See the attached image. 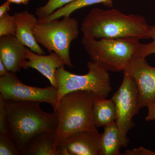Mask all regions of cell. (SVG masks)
<instances>
[{
    "label": "cell",
    "instance_id": "obj_1",
    "mask_svg": "<svg viewBox=\"0 0 155 155\" xmlns=\"http://www.w3.org/2000/svg\"><path fill=\"white\" fill-rule=\"evenodd\" d=\"M41 103L33 101H5L9 134L21 155H24L37 136L44 132L56 131L57 129L55 113L43 110Z\"/></svg>",
    "mask_w": 155,
    "mask_h": 155
},
{
    "label": "cell",
    "instance_id": "obj_2",
    "mask_svg": "<svg viewBox=\"0 0 155 155\" xmlns=\"http://www.w3.org/2000/svg\"><path fill=\"white\" fill-rule=\"evenodd\" d=\"M150 25L143 16L127 14L117 9H92L81 25L83 36L90 38L147 39Z\"/></svg>",
    "mask_w": 155,
    "mask_h": 155
},
{
    "label": "cell",
    "instance_id": "obj_3",
    "mask_svg": "<svg viewBox=\"0 0 155 155\" xmlns=\"http://www.w3.org/2000/svg\"><path fill=\"white\" fill-rule=\"evenodd\" d=\"M94 92L78 91L65 94L54 109L58 124L55 131L57 148L67 137L78 131L87 130L99 134L92 117Z\"/></svg>",
    "mask_w": 155,
    "mask_h": 155
},
{
    "label": "cell",
    "instance_id": "obj_4",
    "mask_svg": "<svg viewBox=\"0 0 155 155\" xmlns=\"http://www.w3.org/2000/svg\"><path fill=\"white\" fill-rule=\"evenodd\" d=\"M135 38H90L83 36L81 44L92 62L109 72L123 71L140 44Z\"/></svg>",
    "mask_w": 155,
    "mask_h": 155
},
{
    "label": "cell",
    "instance_id": "obj_5",
    "mask_svg": "<svg viewBox=\"0 0 155 155\" xmlns=\"http://www.w3.org/2000/svg\"><path fill=\"white\" fill-rule=\"evenodd\" d=\"M34 36L39 45L61 56L69 68L73 67L69 54V48L72 41L79 35L77 19L70 16L62 20L54 19L48 21L38 20L33 30Z\"/></svg>",
    "mask_w": 155,
    "mask_h": 155
},
{
    "label": "cell",
    "instance_id": "obj_6",
    "mask_svg": "<svg viewBox=\"0 0 155 155\" xmlns=\"http://www.w3.org/2000/svg\"><path fill=\"white\" fill-rule=\"evenodd\" d=\"M87 67L88 72L84 75L69 72L64 66L57 69L58 102L65 94L78 91L93 92L96 95L108 96L112 91L109 72L92 61L87 63Z\"/></svg>",
    "mask_w": 155,
    "mask_h": 155
},
{
    "label": "cell",
    "instance_id": "obj_7",
    "mask_svg": "<svg viewBox=\"0 0 155 155\" xmlns=\"http://www.w3.org/2000/svg\"><path fill=\"white\" fill-rule=\"evenodd\" d=\"M124 76L121 85L111 98L116 107V122L120 134V146L126 147L129 140L127 133L134 127L133 117L140 109L138 91L130 74L124 71Z\"/></svg>",
    "mask_w": 155,
    "mask_h": 155
},
{
    "label": "cell",
    "instance_id": "obj_8",
    "mask_svg": "<svg viewBox=\"0 0 155 155\" xmlns=\"http://www.w3.org/2000/svg\"><path fill=\"white\" fill-rule=\"evenodd\" d=\"M0 95L5 101H33L49 104L54 109L58 102V89L53 86L44 88L26 85L10 72L0 76Z\"/></svg>",
    "mask_w": 155,
    "mask_h": 155
},
{
    "label": "cell",
    "instance_id": "obj_9",
    "mask_svg": "<svg viewBox=\"0 0 155 155\" xmlns=\"http://www.w3.org/2000/svg\"><path fill=\"white\" fill-rule=\"evenodd\" d=\"M124 71L130 74L135 84L140 108L154 104L155 67L150 66L145 58L134 57Z\"/></svg>",
    "mask_w": 155,
    "mask_h": 155
},
{
    "label": "cell",
    "instance_id": "obj_10",
    "mask_svg": "<svg viewBox=\"0 0 155 155\" xmlns=\"http://www.w3.org/2000/svg\"><path fill=\"white\" fill-rule=\"evenodd\" d=\"M100 134L87 130L71 134L58 147L59 155H99L97 140Z\"/></svg>",
    "mask_w": 155,
    "mask_h": 155
},
{
    "label": "cell",
    "instance_id": "obj_11",
    "mask_svg": "<svg viewBox=\"0 0 155 155\" xmlns=\"http://www.w3.org/2000/svg\"><path fill=\"white\" fill-rule=\"evenodd\" d=\"M26 62L23 69L29 68L36 69L49 81L52 86L57 88L55 72L58 68L66 65L62 58L55 52L48 55L39 54L32 51L27 47L25 51Z\"/></svg>",
    "mask_w": 155,
    "mask_h": 155
},
{
    "label": "cell",
    "instance_id": "obj_12",
    "mask_svg": "<svg viewBox=\"0 0 155 155\" xmlns=\"http://www.w3.org/2000/svg\"><path fill=\"white\" fill-rule=\"evenodd\" d=\"M26 46L18 40L16 35H9L0 38V60L10 72H19L26 61Z\"/></svg>",
    "mask_w": 155,
    "mask_h": 155
},
{
    "label": "cell",
    "instance_id": "obj_13",
    "mask_svg": "<svg viewBox=\"0 0 155 155\" xmlns=\"http://www.w3.org/2000/svg\"><path fill=\"white\" fill-rule=\"evenodd\" d=\"M14 16L16 24V36L18 40L32 51L39 54H45L34 36L33 28L38 22L35 15L24 11L16 12Z\"/></svg>",
    "mask_w": 155,
    "mask_h": 155
},
{
    "label": "cell",
    "instance_id": "obj_14",
    "mask_svg": "<svg viewBox=\"0 0 155 155\" xmlns=\"http://www.w3.org/2000/svg\"><path fill=\"white\" fill-rule=\"evenodd\" d=\"M116 116L115 103L112 98L95 94L92 107V117L95 126L105 127L115 122Z\"/></svg>",
    "mask_w": 155,
    "mask_h": 155
},
{
    "label": "cell",
    "instance_id": "obj_15",
    "mask_svg": "<svg viewBox=\"0 0 155 155\" xmlns=\"http://www.w3.org/2000/svg\"><path fill=\"white\" fill-rule=\"evenodd\" d=\"M104 130L98 138L99 155H120V134L116 122L104 127Z\"/></svg>",
    "mask_w": 155,
    "mask_h": 155
},
{
    "label": "cell",
    "instance_id": "obj_16",
    "mask_svg": "<svg viewBox=\"0 0 155 155\" xmlns=\"http://www.w3.org/2000/svg\"><path fill=\"white\" fill-rule=\"evenodd\" d=\"M24 155H59L56 145L55 131L44 132L37 136Z\"/></svg>",
    "mask_w": 155,
    "mask_h": 155
},
{
    "label": "cell",
    "instance_id": "obj_17",
    "mask_svg": "<svg viewBox=\"0 0 155 155\" xmlns=\"http://www.w3.org/2000/svg\"><path fill=\"white\" fill-rule=\"evenodd\" d=\"M102 4L104 5L111 8L113 6V0H75L56 10L53 14L44 19H38L40 21H48L59 19L62 17L70 16L76 10L95 4Z\"/></svg>",
    "mask_w": 155,
    "mask_h": 155
},
{
    "label": "cell",
    "instance_id": "obj_18",
    "mask_svg": "<svg viewBox=\"0 0 155 155\" xmlns=\"http://www.w3.org/2000/svg\"><path fill=\"white\" fill-rule=\"evenodd\" d=\"M75 0H48L45 5L37 8L35 14L38 19H44L50 16L58 9Z\"/></svg>",
    "mask_w": 155,
    "mask_h": 155
},
{
    "label": "cell",
    "instance_id": "obj_19",
    "mask_svg": "<svg viewBox=\"0 0 155 155\" xmlns=\"http://www.w3.org/2000/svg\"><path fill=\"white\" fill-rule=\"evenodd\" d=\"M16 24L14 15L8 13L0 17V37L16 35Z\"/></svg>",
    "mask_w": 155,
    "mask_h": 155
},
{
    "label": "cell",
    "instance_id": "obj_20",
    "mask_svg": "<svg viewBox=\"0 0 155 155\" xmlns=\"http://www.w3.org/2000/svg\"><path fill=\"white\" fill-rule=\"evenodd\" d=\"M0 155H21L10 137L0 134Z\"/></svg>",
    "mask_w": 155,
    "mask_h": 155
},
{
    "label": "cell",
    "instance_id": "obj_21",
    "mask_svg": "<svg viewBox=\"0 0 155 155\" xmlns=\"http://www.w3.org/2000/svg\"><path fill=\"white\" fill-rule=\"evenodd\" d=\"M0 134L10 137L8 129L5 101L1 95H0Z\"/></svg>",
    "mask_w": 155,
    "mask_h": 155
},
{
    "label": "cell",
    "instance_id": "obj_22",
    "mask_svg": "<svg viewBox=\"0 0 155 155\" xmlns=\"http://www.w3.org/2000/svg\"><path fill=\"white\" fill-rule=\"evenodd\" d=\"M153 54H155V38L150 43L143 44L140 43L134 57L146 58L148 56Z\"/></svg>",
    "mask_w": 155,
    "mask_h": 155
},
{
    "label": "cell",
    "instance_id": "obj_23",
    "mask_svg": "<svg viewBox=\"0 0 155 155\" xmlns=\"http://www.w3.org/2000/svg\"><path fill=\"white\" fill-rule=\"evenodd\" d=\"M123 155H155V150L147 149L143 147L132 150H128L122 154Z\"/></svg>",
    "mask_w": 155,
    "mask_h": 155
},
{
    "label": "cell",
    "instance_id": "obj_24",
    "mask_svg": "<svg viewBox=\"0 0 155 155\" xmlns=\"http://www.w3.org/2000/svg\"><path fill=\"white\" fill-rule=\"evenodd\" d=\"M148 113L145 118L146 121L155 120V103L148 106Z\"/></svg>",
    "mask_w": 155,
    "mask_h": 155
},
{
    "label": "cell",
    "instance_id": "obj_25",
    "mask_svg": "<svg viewBox=\"0 0 155 155\" xmlns=\"http://www.w3.org/2000/svg\"><path fill=\"white\" fill-rule=\"evenodd\" d=\"M11 3L7 1L0 7V17L7 14L10 10V5Z\"/></svg>",
    "mask_w": 155,
    "mask_h": 155
},
{
    "label": "cell",
    "instance_id": "obj_26",
    "mask_svg": "<svg viewBox=\"0 0 155 155\" xmlns=\"http://www.w3.org/2000/svg\"><path fill=\"white\" fill-rule=\"evenodd\" d=\"M10 71L7 69L2 60H0V76H3L8 74Z\"/></svg>",
    "mask_w": 155,
    "mask_h": 155
},
{
    "label": "cell",
    "instance_id": "obj_27",
    "mask_svg": "<svg viewBox=\"0 0 155 155\" xmlns=\"http://www.w3.org/2000/svg\"><path fill=\"white\" fill-rule=\"evenodd\" d=\"M148 36L149 39L151 38L152 39L155 38V26H150L149 28Z\"/></svg>",
    "mask_w": 155,
    "mask_h": 155
},
{
    "label": "cell",
    "instance_id": "obj_28",
    "mask_svg": "<svg viewBox=\"0 0 155 155\" xmlns=\"http://www.w3.org/2000/svg\"><path fill=\"white\" fill-rule=\"evenodd\" d=\"M7 1H8L11 4L14 3L17 5H20V4L27 5L30 0H7Z\"/></svg>",
    "mask_w": 155,
    "mask_h": 155
}]
</instances>
